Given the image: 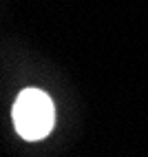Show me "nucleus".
I'll return each mask as SVG.
<instances>
[{
  "instance_id": "nucleus-1",
  "label": "nucleus",
  "mask_w": 148,
  "mask_h": 157,
  "mask_svg": "<svg viewBox=\"0 0 148 157\" xmlns=\"http://www.w3.org/2000/svg\"><path fill=\"white\" fill-rule=\"evenodd\" d=\"M11 115H13L16 131L25 140H31V142L47 137L55 122L53 102L40 89H27L20 93L13 104Z\"/></svg>"
}]
</instances>
